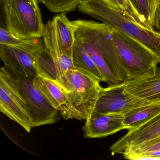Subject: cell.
<instances>
[{
    "instance_id": "obj_1",
    "label": "cell",
    "mask_w": 160,
    "mask_h": 160,
    "mask_svg": "<svg viewBox=\"0 0 160 160\" xmlns=\"http://www.w3.org/2000/svg\"><path fill=\"white\" fill-rule=\"evenodd\" d=\"M80 12L99 19L142 44L159 60L160 65V32L144 27L124 11L113 9L102 0H82Z\"/></svg>"
},
{
    "instance_id": "obj_2",
    "label": "cell",
    "mask_w": 160,
    "mask_h": 160,
    "mask_svg": "<svg viewBox=\"0 0 160 160\" xmlns=\"http://www.w3.org/2000/svg\"><path fill=\"white\" fill-rule=\"evenodd\" d=\"M21 99L31 120L32 128L55 123L58 111L50 104L33 79L4 65L0 70Z\"/></svg>"
},
{
    "instance_id": "obj_3",
    "label": "cell",
    "mask_w": 160,
    "mask_h": 160,
    "mask_svg": "<svg viewBox=\"0 0 160 160\" xmlns=\"http://www.w3.org/2000/svg\"><path fill=\"white\" fill-rule=\"evenodd\" d=\"M37 0H3L1 7L4 28L21 40L41 39L45 25Z\"/></svg>"
},
{
    "instance_id": "obj_4",
    "label": "cell",
    "mask_w": 160,
    "mask_h": 160,
    "mask_svg": "<svg viewBox=\"0 0 160 160\" xmlns=\"http://www.w3.org/2000/svg\"><path fill=\"white\" fill-rule=\"evenodd\" d=\"M55 81L75 109L86 120L102 89L101 81L89 73L76 68L68 70Z\"/></svg>"
},
{
    "instance_id": "obj_5",
    "label": "cell",
    "mask_w": 160,
    "mask_h": 160,
    "mask_svg": "<svg viewBox=\"0 0 160 160\" xmlns=\"http://www.w3.org/2000/svg\"><path fill=\"white\" fill-rule=\"evenodd\" d=\"M111 34L125 70L126 79L138 77L159 65L158 58L136 40L112 28Z\"/></svg>"
},
{
    "instance_id": "obj_6",
    "label": "cell",
    "mask_w": 160,
    "mask_h": 160,
    "mask_svg": "<svg viewBox=\"0 0 160 160\" xmlns=\"http://www.w3.org/2000/svg\"><path fill=\"white\" fill-rule=\"evenodd\" d=\"M96 47L120 82L126 79L125 70L112 39L111 28L105 23L89 20L72 21Z\"/></svg>"
},
{
    "instance_id": "obj_7",
    "label": "cell",
    "mask_w": 160,
    "mask_h": 160,
    "mask_svg": "<svg viewBox=\"0 0 160 160\" xmlns=\"http://www.w3.org/2000/svg\"><path fill=\"white\" fill-rule=\"evenodd\" d=\"M156 102L137 98L124 91L123 82L102 88L94 103L92 112L123 114L139 107Z\"/></svg>"
},
{
    "instance_id": "obj_8",
    "label": "cell",
    "mask_w": 160,
    "mask_h": 160,
    "mask_svg": "<svg viewBox=\"0 0 160 160\" xmlns=\"http://www.w3.org/2000/svg\"><path fill=\"white\" fill-rule=\"evenodd\" d=\"M45 45L23 48L0 44V58L4 65L34 79L39 75V60Z\"/></svg>"
},
{
    "instance_id": "obj_9",
    "label": "cell",
    "mask_w": 160,
    "mask_h": 160,
    "mask_svg": "<svg viewBox=\"0 0 160 160\" xmlns=\"http://www.w3.org/2000/svg\"><path fill=\"white\" fill-rule=\"evenodd\" d=\"M160 136V113L121 138L110 148L112 155L123 154Z\"/></svg>"
},
{
    "instance_id": "obj_10",
    "label": "cell",
    "mask_w": 160,
    "mask_h": 160,
    "mask_svg": "<svg viewBox=\"0 0 160 160\" xmlns=\"http://www.w3.org/2000/svg\"><path fill=\"white\" fill-rule=\"evenodd\" d=\"M83 127L84 136L88 138H101L126 130L124 114L120 112L101 113L92 112Z\"/></svg>"
},
{
    "instance_id": "obj_11",
    "label": "cell",
    "mask_w": 160,
    "mask_h": 160,
    "mask_svg": "<svg viewBox=\"0 0 160 160\" xmlns=\"http://www.w3.org/2000/svg\"><path fill=\"white\" fill-rule=\"evenodd\" d=\"M0 110L28 132H30L32 128L30 119L23 102L2 74H0Z\"/></svg>"
},
{
    "instance_id": "obj_12",
    "label": "cell",
    "mask_w": 160,
    "mask_h": 160,
    "mask_svg": "<svg viewBox=\"0 0 160 160\" xmlns=\"http://www.w3.org/2000/svg\"><path fill=\"white\" fill-rule=\"evenodd\" d=\"M124 91L137 98L160 102V66L141 76L123 81Z\"/></svg>"
},
{
    "instance_id": "obj_13",
    "label": "cell",
    "mask_w": 160,
    "mask_h": 160,
    "mask_svg": "<svg viewBox=\"0 0 160 160\" xmlns=\"http://www.w3.org/2000/svg\"><path fill=\"white\" fill-rule=\"evenodd\" d=\"M33 82L51 105L58 112H60L65 120H84L69 102L62 88L55 80L38 75L33 79Z\"/></svg>"
},
{
    "instance_id": "obj_14",
    "label": "cell",
    "mask_w": 160,
    "mask_h": 160,
    "mask_svg": "<svg viewBox=\"0 0 160 160\" xmlns=\"http://www.w3.org/2000/svg\"><path fill=\"white\" fill-rule=\"evenodd\" d=\"M43 37L46 48L52 59L56 80L68 70L74 69L72 58L62 51L58 42L53 20L48 21L45 25Z\"/></svg>"
},
{
    "instance_id": "obj_15",
    "label": "cell",
    "mask_w": 160,
    "mask_h": 160,
    "mask_svg": "<svg viewBox=\"0 0 160 160\" xmlns=\"http://www.w3.org/2000/svg\"><path fill=\"white\" fill-rule=\"evenodd\" d=\"M75 40L81 43L86 49L108 85H114L121 83L115 76L106 61L94 44L82 32L75 27Z\"/></svg>"
},
{
    "instance_id": "obj_16",
    "label": "cell",
    "mask_w": 160,
    "mask_h": 160,
    "mask_svg": "<svg viewBox=\"0 0 160 160\" xmlns=\"http://www.w3.org/2000/svg\"><path fill=\"white\" fill-rule=\"evenodd\" d=\"M60 48L63 54L72 58L75 42V28L65 14L60 13L53 19Z\"/></svg>"
},
{
    "instance_id": "obj_17",
    "label": "cell",
    "mask_w": 160,
    "mask_h": 160,
    "mask_svg": "<svg viewBox=\"0 0 160 160\" xmlns=\"http://www.w3.org/2000/svg\"><path fill=\"white\" fill-rule=\"evenodd\" d=\"M160 113V103H154L133 108L124 114L126 130L134 129Z\"/></svg>"
},
{
    "instance_id": "obj_18",
    "label": "cell",
    "mask_w": 160,
    "mask_h": 160,
    "mask_svg": "<svg viewBox=\"0 0 160 160\" xmlns=\"http://www.w3.org/2000/svg\"><path fill=\"white\" fill-rule=\"evenodd\" d=\"M74 68L83 70L93 76L101 82L106 80L98 70L83 46L75 40L72 55Z\"/></svg>"
},
{
    "instance_id": "obj_19",
    "label": "cell",
    "mask_w": 160,
    "mask_h": 160,
    "mask_svg": "<svg viewBox=\"0 0 160 160\" xmlns=\"http://www.w3.org/2000/svg\"><path fill=\"white\" fill-rule=\"evenodd\" d=\"M0 44L23 48H36L45 45L43 39L21 40L14 37L5 28H0Z\"/></svg>"
},
{
    "instance_id": "obj_20",
    "label": "cell",
    "mask_w": 160,
    "mask_h": 160,
    "mask_svg": "<svg viewBox=\"0 0 160 160\" xmlns=\"http://www.w3.org/2000/svg\"><path fill=\"white\" fill-rule=\"evenodd\" d=\"M52 12L67 13L78 8L82 0H37Z\"/></svg>"
},
{
    "instance_id": "obj_21",
    "label": "cell",
    "mask_w": 160,
    "mask_h": 160,
    "mask_svg": "<svg viewBox=\"0 0 160 160\" xmlns=\"http://www.w3.org/2000/svg\"><path fill=\"white\" fill-rule=\"evenodd\" d=\"M132 7L137 13L140 23L146 28L154 29L150 23L149 10L148 0H129Z\"/></svg>"
},
{
    "instance_id": "obj_22",
    "label": "cell",
    "mask_w": 160,
    "mask_h": 160,
    "mask_svg": "<svg viewBox=\"0 0 160 160\" xmlns=\"http://www.w3.org/2000/svg\"><path fill=\"white\" fill-rule=\"evenodd\" d=\"M157 151H160V136L143 144L134 149L127 152L122 155L124 159L132 160L134 157L137 155Z\"/></svg>"
},
{
    "instance_id": "obj_23",
    "label": "cell",
    "mask_w": 160,
    "mask_h": 160,
    "mask_svg": "<svg viewBox=\"0 0 160 160\" xmlns=\"http://www.w3.org/2000/svg\"><path fill=\"white\" fill-rule=\"evenodd\" d=\"M106 4L120 11H124L132 18L140 23L138 15L129 2V0H102ZM141 24V23H140Z\"/></svg>"
},
{
    "instance_id": "obj_24",
    "label": "cell",
    "mask_w": 160,
    "mask_h": 160,
    "mask_svg": "<svg viewBox=\"0 0 160 160\" xmlns=\"http://www.w3.org/2000/svg\"><path fill=\"white\" fill-rule=\"evenodd\" d=\"M148 2L149 10L150 23L153 28V20L156 11V3L155 0H148Z\"/></svg>"
},
{
    "instance_id": "obj_25",
    "label": "cell",
    "mask_w": 160,
    "mask_h": 160,
    "mask_svg": "<svg viewBox=\"0 0 160 160\" xmlns=\"http://www.w3.org/2000/svg\"><path fill=\"white\" fill-rule=\"evenodd\" d=\"M155 3H156V11H155V15H154L153 24L160 16V0H155Z\"/></svg>"
},
{
    "instance_id": "obj_26",
    "label": "cell",
    "mask_w": 160,
    "mask_h": 160,
    "mask_svg": "<svg viewBox=\"0 0 160 160\" xmlns=\"http://www.w3.org/2000/svg\"><path fill=\"white\" fill-rule=\"evenodd\" d=\"M153 27H154H154L156 28L157 31L160 32V16L159 17L158 19L154 22Z\"/></svg>"
},
{
    "instance_id": "obj_27",
    "label": "cell",
    "mask_w": 160,
    "mask_h": 160,
    "mask_svg": "<svg viewBox=\"0 0 160 160\" xmlns=\"http://www.w3.org/2000/svg\"><path fill=\"white\" fill-rule=\"evenodd\" d=\"M2 1H3V0H0V2H2Z\"/></svg>"
}]
</instances>
